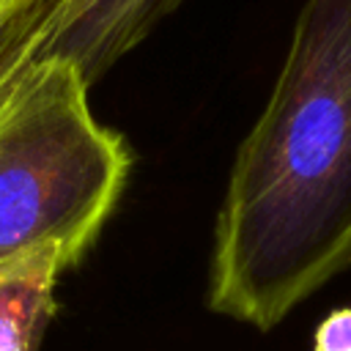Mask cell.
<instances>
[{
  "label": "cell",
  "instance_id": "5b68a950",
  "mask_svg": "<svg viewBox=\"0 0 351 351\" xmlns=\"http://www.w3.org/2000/svg\"><path fill=\"white\" fill-rule=\"evenodd\" d=\"M310 351H351V304L335 307L318 321Z\"/></svg>",
  "mask_w": 351,
  "mask_h": 351
},
{
  "label": "cell",
  "instance_id": "277c9868",
  "mask_svg": "<svg viewBox=\"0 0 351 351\" xmlns=\"http://www.w3.org/2000/svg\"><path fill=\"white\" fill-rule=\"evenodd\" d=\"M63 271L58 250H41L0 269V351H41Z\"/></svg>",
  "mask_w": 351,
  "mask_h": 351
},
{
  "label": "cell",
  "instance_id": "6da1fadb",
  "mask_svg": "<svg viewBox=\"0 0 351 351\" xmlns=\"http://www.w3.org/2000/svg\"><path fill=\"white\" fill-rule=\"evenodd\" d=\"M351 266V0H307L214 219L208 310L258 332Z\"/></svg>",
  "mask_w": 351,
  "mask_h": 351
},
{
  "label": "cell",
  "instance_id": "8992f818",
  "mask_svg": "<svg viewBox=\"0 0 351 351\" xmlns=\"http://www.w3.org/2000/svg\"><path fill=\"white\" fill-rule=\"evenodd\" d=\"M41 0H0V38L22 19L27 16Z\"/></svg>",
  "mask_w": 351,
  "mask_h": 351
},
{
  "label": "cell",
  "instance_id": "7a4b0ae2",
  "mask_svg": "<svg viewBox=\"0 0 351 351\" xmlns=\"http://www.w3.org/2000/svg\"><path fill=\"white\" fill-rule=\"evenodd\" d=\"M88 90L60 58L0 88V269L41 250L77 266L126 189L132 151L93 115Z\"/></svg>",
  "mask_w": 351,
  "mask_h": 351
},
{
  "label": "cell",
  "instance_id": "3957f363",
  "mask_svg": "<svg viewBox=\"0 0 351 351\" xmlns=\"http://www.w3.org/2000/svg\"><path fill=\"white\" fill-rule=\"evenodd\" d=\"M181 0H41L0 38V88L22 69L71 60L88 85L134 49Z\"/></svg>",
  "mask_w": 351,
  "mask_h": 351
}]
</instances>
